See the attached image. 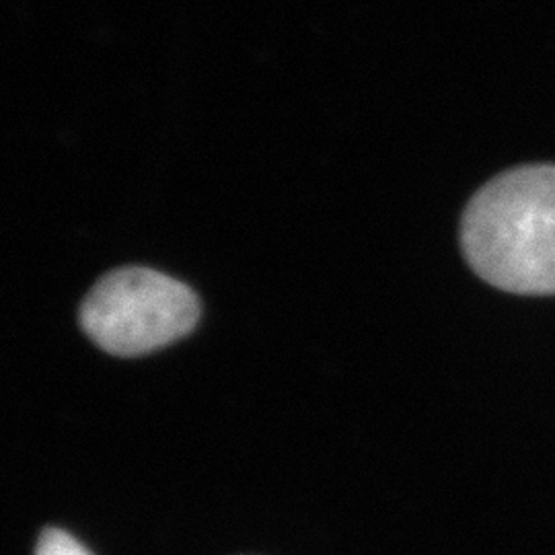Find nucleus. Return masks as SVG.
I'll return each mask as SVG.
<instances>
[{
    "instance_id": "2",
    "label": "nucleus",
    "mask_w": 555,
    "mask_h": 555,
    "mask_svg": "<svg viewBox=\"0 0 555 555\" xmlns=\"http://www.w3.org/2000/svg\"><path fill=\"white\" fill-rule=\"evenodd\" d=\"M198 318V297L176 278L149 268L109 272L80 305L85 334L116 357L165 348L188 336Z\"/></svg>"
},
{
    "instance_id": "3",
    "label": "nucleus",
    "mask_w": 555,
    "mask_h": 555,
    "mask_svg": "<svg viewBox=\"0 0 555 555\" xmlns=\"http://www.w3.org/2000/svg\"><path fill=\"white\" fill-rule=\"evenodd\" d=\"M36 555H91V552L70 533L46 529L38 541Z\"/></svg>"
},
{
    "instance_id": "1",
    "label": "nucleus",
    "mask_w": 555,
    "mask_h": 555,
    "mask_svg": "<svg viewBox=\"0 0 555 555\" xmlns=\"http://www.w3.org/2000/svg\"><path fill=\"white\" fill-rule=\"evenodd\" d=\"M461 247L477 276L500 291L555 295V165L488 181L463 212Z\"/></svg>"
}]
</instances>
